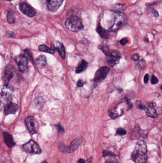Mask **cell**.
Segmentation results:
<instances>
[{
    "instance_id": "cell-30",
    "label": "cell",
    "mask_w": 162,
    "mask_h": 163,
    "mask_svg": "<svg viewBox=\"0 0 162 163\" xmlns=\"http://www.w3.org/2000/svg\"><path fill=\"white\" fill-rule=\"evenodd\" d=\"M56 126L60 134H63L64 132V128L62 126H61V125L58 124V125H57Z\"/></svg>"
},
{
    "instance_id": "cell-37",
    "label": "cell",
    "mask_w": 162,
    "mask_h": 163,
    "mask_svg": "<svg viewBox=\"0 0 162 163\" xmlns=\"http://www.w3.org/2000/svg\"><path fill=\"white\" fill-rule=\"evenodd\" d=\"M152 12L153 13V14L154 16L156 18H158V17H159V13L157 12V11L155 9H152Z\"/></svg>"
},
{
    "instance_id": "cell-21",
    "label": "cell",
    "mask_w": 162,
    "mask_h": 163,
    "mask_svg": "<svg viewBox=\"0 0 162 163\" xmlns=\"http://www.w3.org/2000/svg\"><path fill=\"white\" fill-rule=\"evenodd\" d=\"M55 49L58 52L62 58H65L66 57L65 48H64V45L62 43L58 42L57 46L55 47Z\"/></svg>"
},
{
    "instance_id": "cell-12",
    "label": "cell",
    "mask_w": 162,
    "mask_h": 163,
    "mask_svg": "<svg viewBox=\"0 0 162 163\" xmlns=\"http://www.w3.org/2000/svg\"><path fill=\"white\" fill-rule=\"evenodd\" d=\"M43 1L49 10L55 11L59 9L64 0H43Z\"/></svg>"
},
{
    "instance_id": "cell-29",
    "label": "cell",
    "mask_w": 162,
    "mask_h": 163,
    "mask_svg": "<svg viewBox=\"0 0 162 163\" xmlns=\"http://www.w3.org/2000/svg\"><path fill=\"white\" fill-rule=\"evenodd\" d=\"M106 163H119V162L116 158L110 157L106 161Z\"/></svg>"
},
{
    "instance_id": "cell-28",
    "label": "cell",
    "mask_w": 162,
    "mask_h": 163,
    "mask_svg": "<svg viewBox=\"0 0 162 163\" xmlns=\"http://www.w3.org/2000/svg\"><path fill=\"white\" fill-rule=\"evenodd\" d=\"M116 134L119 135H126V131L124 129L122 128H119L116 130Z\"/></svg>"
},
{
    "instance_id": "cell-7",
    "label": "cell",
    "mask_w": 162,
    "mask_h": 163,
    "mask_svg": "<svg viewBox=\"0 0 162 163\" xmlns=\"http://www.w3.org/2000/svg\"><path fill=\"white\" fill-rule=\"evenodd\" d=\"M22 147L25 151L29 154H39L41 153L40 147L33 140H31L28 143L25 144Z\"/></svg>"
},
{
    "instance_id": "cell-13",
    "label": "cell",
    "mask_w": 162,
    "mask_h": 163,
    "mask_svg": "<svg viewBox=\"0 0 162 163\" xmlns=\"http://www.w3.org/2000/svg\"><path fill=\"white\" fill-rule=\"evenodd\" d=\"M156 103H150L147 105V106H146V115L148 117H151L153 118H155L158 116L157 112L156 111Z\"/></svg>"
},
{
    "instance_id": "cell-27",
    "label": "cell",
    "mask_w": 162,
    "mask_h": 163,
    "mask_svg": "<svg viewBox=\"0 0 162 163\" xmlns=\"http://www.w3.org/2000/svg\"><path fill=\"white\" fill-rule=\"evenodd\" d=\"M137 65L139 68L141 69H144L145 68L147 65L146 62L144 60H141L138 62Z\"/></svg>"
},
{
    "instance_id": "cell-3",
    "label": "cell",
    "mask_w": 162,
    "mask_h": 163,
    "mask_svg": "<svg viewBox=\"0 0 162 163\" xmlns=\"http://www.w3.org/2000/svg\"><path fill=\"white\" fill-rule=\"evenodd\" d=\"M13 92L12 88L8 85L0 87V109L5 107L10 103Z\"/></svg>"
},
{
    "instance_id": "cell-26",
    "label": "cell",
    "mask_w": 162,
    "mask_h": 163,
    "mask_svg": "<svg viewBox=\"0 0 162 163\" xmlns=\"http://www.w3.org/2000/svg\"><path fill=\"white\" fill-rule=\"evenodd\" d=\"M25 52V56L27 58V59H28L30 61H33V58H32V55L31 54L30 51L28 50H25L24 51Z\"/></svg>"
},
{
    "instance_id": "cell-15",
    "label": "cell",
    "mask_w": 162,
    "mask_h": 163,
    "mask_svg": "<svg viewBox=\"0 0 162 163\" xmlns=\"http://www.w3.org/2000/svg\"><path fill=\"white\" fill-rule=\"evenodd\" d=\"M3 136L4 139V142L9 147L11 148L15 145L13 136L10 134L6 132L3 133Z\"/></svg>"
},
{
    "instance_id": "cell-22",
    "label": "cell",
    "mask_w": 162,
    "mask_h": 163,
    "mask_svg": "<svg viewBox=\"0 0 162 163\" xmlns=\"http://www.w3.org/2000/svg\"><path fill=\"white\" fill-rule=\"evenodd\" d=\"M37 64L41 66H44L46 65L47 60L46 57L43 55H41L37 59Z\"/></svg>"
},
{
    "instance_id": "cell-10",
    "label": "cell",
    "mask_w": 162,
    "mask_h": 163,
    "mask_svg": "<svg viewBox=\"0 0 162 163\" xmlns=\"http://www.w3.org/2000/svg\"><path fill=\"white\" fill-rule=\"evenodd\" d=\"M19 69L22 72H25L28 69V59L25 55H20L15 59Z\"/></svg>"
},
{
    "instance_id": "cell-9",
    "label": "cell",
    "mask_w": 162,
    "mask_h": 163,
    "mask_svg": "<svg viewBox=\"0 0 162 163\" xmlns=\"http://www.w3.org/2000/svg\"><path fill=\"white\" fill-rule=\"evenodd\" d=\"M19 9L22 13L29 17L36 16V12L33 8L25 3H22L19 5Z\"/></svg>"
},
{
    "instance_id": "cell-23",
    "label": "cell",
    "mask_w": 162,
    "mask_h": 163,
    "mask_svg": "<svg viewBox=\"0 0 162 163\" xmlns=\"http://www.w3.org/2000/svg\"><path fill=\"white\" fill-rule=\"evenodd\" d=\"M113 8L116 11L120 12L121 11L125 10L126 8V5L121 4H116L113 6Z\"/></svg>"
},
{
    "instance_id": "cell-41",
    "label": "cell",
    "mask_w": 162,
    "mask_h": 163,
    "mask_svg": "<svg viewBox=\"0 0 162 163\" xmlns=\"http://www.w3.org/2000/svg\"><path fill=\"white\" fill-rule=\"evenodd\" d=\"M6 1H12V0H6Z\"/></svg>"
},
{
    "instance_id": "cell-11",
    "label": "cell",
    "mask_w": 162,
    "mask_h": 163,
    "mask_svg": "<svg viewBox=\"0 0 162 163\" xmlns=\"http://www.w3.org/2000/svg\"><path fill=\"white\" fill-rule=\"evenodd\" d=\"M13 71L14 69L12 65H8L5 67L3 75V81L5 85H8L9 82L13 77Z\"/></svg>"
},
{
    "instance_id": "cell-20",
    "label": "cell",
    "mask_w": 162,
    "mask_h": 163,
    "mask_svg": "<svg viewBox=\"0 0 162 163\" xmlns=\"http://www.w3.org/2000/svg\"><path fill=\"white\" fill-rule=\"evenodd\" d=\"M97 32L102 38L108 39L109 37V32L107 31L101 26H98L97 29Z\"/></svg>"
},
{
    "instance_id": "cell-4",
    "label": "cell",
    "mask_w": 162,
    "mask_h": 163,
    "mask_svg": "<svg viewBox=\"0 0 162 163\" xmlns=\"http://www.w3.org/2000/svg\"><path fill=\"white\" fill-rule=\"evenodd\" d=\"M114 24L108 30L109 32H116L119 30L126 23L127 18L124 13L116 11L114 14Z\"/></svg>"
},
{
    "instance_id": "cell-31",
    "label": "cell",
    "mask_w": 162,
    "mask_h": 163,
    "mask_svg": "<svg viewBox=\"0 0 162 163\" xmlns=\"http://www.w3.org/2000/svg\"><path fill=\"white\" fill-rule=\"evenodd\" d=\"M158 82V80L157 78L154 75H153L151 78V83L153 84H157Z\"/></svg>"
},
{
    "instance_id": "cell-19",
    "label": "cell",
    "mask_w": 162,
    "mask_h": 163,
    "mask_svg": "<svg viewBox=\"0 0 162 163\" xmlns=\"http://www.w3.org/2000/svg\"><path fill=\"white\" fill-rule=\"evenodd\" d=\"M88 66V62L85 61L84 60H82L80 64H79L76 69V73L77 74H80V73L84 71L86 69H87Z\"/></svg>"
},
{
    "instance_id": "cell-39",
    "label": "cell",
    "mask_w": 162,
    "mask_h": 163,
    "mask_svg": "<svg viewBox=\"0 0 162 163\" xmlns=\"http://www.w3.org/2000/svg\"><path fill=\"white\" fill-rule=\"evenodd\" d=\"M86 163H92V160H91V159H88V160L87 161Z\"/></svg>"
},
{
    "instance_id": "cell-32",
    "label": "cell",
    "mask_w": 162,
    "mask_h": 163,
    "mask_svg": "<svg viewBox=\"0 0 162 163\" xmlns=\"http://www.w3.org/2000/svg\"><path fill=\"white\" fill-rule=\"evenodd\" d=\"M131 58L132 60L135 61H137L140 58V55L138 54H135L132 56Z\"/></svg>"
},
{
    "instance_id": "cell-8",
    "label": "cell",
    "mask_w": 162,
    "mask_h": 163,
    "mask_svg": "<svg viewBox=\"0 0 162 163\" xmlns=\"http://www.w3.org/2000/svg\"><path fill=\"white\" fill-rule=\"evenodd\" d=\"M109 71L110 68L107 66H103L100 68L95 73L94 80L97 83L103 81L106 79Z\"/></svg>"
},
{
    "instance_id": "cell-14",
    "label": "cell",
    "mask_w": 162,
    "mask_h": 163,
    "mask_svg": "<svg viewBox=\"0 0 162 163\" xmlns=\"http://www.w3.org/2000/svg\"><path fill=\"white\" fill-rule=\"evenodd\" d=\"M18 110V106L15 103L10 102L4 107V112L6 115L14 114Z\"/></svg>"
},
{
    "instance_id": "cell-33",
    "label": "cell",
    "mask_w": 162,
    "mask_h": 163,
    "mask_svg": "<svg viewBox=\"0 0 162 163\" xmlns=\"http://www.w3.org/2000/svg\"><path fill=\"white\" fill-rule=\"evenodd\" d=\"M128 42V38H125L122 39L120 40V43L122 45H126Z\"/></svg>"
},
{
    "instance_id": "cell-2",
    "label": "cell",
    "mask_w": 162,
    "mask_h": 163,
    "mask_svg": "<svg viewBox=\"0 0 162 163\" xmlns=\"http://www.w3.org/2000/svg\"><path fill=\"white\" fill-rule=\"evenodd\" d=\"M65 26L69 31L76 32L84 29L81 20L77 16H71L67 19Z\"/></svg>"
},
{
    "instance_id": "cell-16",
    "label": "cell",
    "mask_w": 162,
    "mask_h": 163,
    "mask_svg": "<svg viewBox=\"0 0 162 163\" xmlns=\"http://www.w3.org/2000/svg\"><path fill=\"white\" fill-rule=\"evenodd\" d=\"M82 141L81 137H78L73 140L69 147H68V153H73L79 147Z\"/></svg>"
},
{
    "instance_id": "cell-35",
    "label": "cell",
    "mask_w": 162,
    "mask_h": 163,
    "mask_svg": "<svg viewBox=\"0 0 162 163\" xmlns=\"http://www.w3.org/2000/svg\"><path fill=\"white\" fill-rule=\"evenodd\" d=\"M126 106H128V108H131L132 106H132V103L130 102V101H129V100L126 99Z\"/></svg>"
},
{
    "instance_id": "cell-36",
    "label": "cell",
    "mask_w": 162,
    "mask_h": 163,
    "mask_svg": "<svg viewBox=\"0 0 162 163\" xmlns=\"http://www.w3.org/2000/svg\"><path fill=\"white\" fill-rule=\"evenodd\" d=\"M149 75L148 74H146L144 76V84H147L148 83V81H149Z\"/></svg>"
},
{
    "instance_id": "cell-5",
    "label": "cell",
    "mask_w": 162,
    "mask_h": 163,
    "mask_svg": "<svg viewBox=\"0 0 162 163\" xmlns=\"http://www.w3.org/2000/svg\"><path fill=\"white\" fill-rule=\"evenodd\" d=\"M104 54L107 57V64L111 67H114L119 63L121 58V54L117 50H107Z\"/></svg>"
},
{
    "instance_id": "cell-40",
    "label": "cell",
    "mask_w": 162,
    "mask_h": 163,
    "mask_svg": "<svg viewBox=\"0 0 162 163\" xmlns=\"http://www.w3.org/2000/svg\"><path fill=\"white\" fill-rule=\"evenodd\" d=\"M41 163H48L47 162H46V161H43V162H42Z\"/></svg>"
},
{
    "instance_id": "cell-18",
    "label": "cell",
    "mask_w": 162,
    "mask_h": 163,
    "mask_svg": "<svg viewBox=\"0 0 162 163\" xmlns=\"http://www.w3.org/2000/svg\"><path fill=\"white\" fill-rule=\"evenodd\" d=\"M38 49L41 52H48V53L51 54H54L55 51H56L55 46L53 44L51 45V48H50L45 45H41L40 46H39Z\"/></svg>"
},
{
    "instance_id": "cell-1",
    "label": "cell",
    "mask_w": 162,
    "mask_h": 163,
    "mask_svg": "<svg viewBox=\"0 0 162 163\" xmlns=\"http://www.w3.org/2000/svg\"><path fill=\"white\" fill-rule=\"evenodd\" d=\"M147 147L144 142H137L135 148L131 154L132 160L135 163H146L147 162Z\"/></svg>"
},
{
    "instance_id": "cell-38",
    "label": "cell",
    "mask_w": 162,
    "mask_h": 163,
    "mask_svg": "<svg viewBox=\"0 0 162 163\" xmlns=\"http://www.w3.org/2000/svg\"><path fill=\"white\" fill-rule=\"evenodd\" d=\"M85 161L83 159H80L78 161V163H85Z\"/></svg>"
},
{
    "instance_id": "cell-25",
    "label": "cell",
    "mask_w": 162,
    "mask_h": 163,
    "mask_svg": "<svg viewBox=\"0 0 162 163\" xmlns=\"http://www.w3.org/2000/svg\"><path fill=\"white\" fill-rule=\"evenodd\" d=\"M7 18V21H8L9 23H13L15 22V19H14V16H13L11 12H8Z\"/></svg>"
},
{
    "instance_id": "cell-6",
    "label": "cell",
    "mask_w": 162,
    "mask_h": 163,
    "mask_svg": "<svg viewBox=\"0 0 162 163\" xmlns=\"http://www.w3.org/2000/svg\"><path fill=\"white\" fill-rule=\"evenodd\" d=\"M25 123L30 134L33 135L38 132L39 130L38 122L34 117L32 116H28L26 118Z\"/></svg>"
},
{
    "instance_id": "cell-17",
    "label": "cell",
    "mask_w": 162,
    "mask_h": 163,
    "mask_svg": "<svg viewBox=\"0 0 162 163\" xmlns=\"http://www.w3.org/2000/svg\"><path fill=\"white\" fill-rule=\"evenodd\" d=\"M123 111L119 109L118 108H115L110 110L109 111V115L111 118L114 119L119 116H121L123 114Z\"/></svg>"
},
{
    "instance_id": "cell-24",
    "label": "cell",
    "mask_w": 162,
    "mask_h": 163,
    "mask_svg": "<svg viewBox=\"0 0 162 163\" xmlns=\"http://www.w3.org/2000/svg\"><path fill=\"white\" fill-rule=\"evenodd\" d=\"M135 106L137 107V108L141 110H144L146 109V106L143 103V102L141 100H137V102H135Z\"/></svg>"
},
{
    "instance_id": "cell-34",
    "label": "cell",
    "mask_w": 162,
    "mask_h": 163,
    "mask_svg": "<svg viewBox=\"0 0 162 163\" xmlns=\"http://www.w3.org/2000/svg\"><path fill=\"white\" fill-rule=\"evenodd\" d=\"M84 83L83 82V81L81 79H79L77 82V85L79 87H82L84 86Z\"/></svg>"
}]
</instances>
